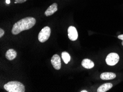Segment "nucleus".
<instances>
[{
	"mask_svg": "<svg viewBox=\"0 0 123 92\" xmlns=\"http://www.w3.org/2000/svg\"><path fill=\"white\" fill-rule=\"evenodd\" d=\"M36 23L35 19L31 17H28L22 19L16 22L12 29V33L13 35H17L22 31L30 29Z\"/></svg>",
	"mask_w": 123,
	"mask_h": 92,
	"instance_id": "1",
	"label": "nucleus"
},
{
	"mask_svg": "<svg viewBox=\"0 0 123 92\" xmlns=\"http://www.w3.org/2000/svg\"><path fill=\"white\" fill-rule=\"evenodd\" d=\"M4 89L8 92H25V87L22 83L17 81H11L5 84Z\"/></svg>",
	"mask_w": 123,
	"mask_h": 92,
	"instance_id": "2",
	"label": "nucleus"
},
{
	"mask_svg": "<svg viewBox=\"0 0 123 92\" xmlns=\"http://www.w3.org/2000/svg\"><path fill=\"white\" fill-rule=\"evenodd\" d=\"M51 34V29L49 27H45L38 34V40L40 43H44L49 39Z\"/></svg>",
	"mask_w": 123,
	"mask_h": 92,
	"instance_id": "3",
	"label": "nucleus"
},
{
	"mask_svg": "<svg viewBox=\"0 0 123 92\" xmlns=\"http://www.w3.org/2000/svg\"><path fill=\"white\" fill-rule=\"evenodd\" d=\"M119 61V56L118 54L114 52H111L108 55L105 59L107 64L109 66H114Z\"/></svg>",
	"mask_w": 123,
	"mask_h": 92,
	"instance_id": "4",
	"label": "nucleus"
},
{
	"mask_svg": "<svg viewBox=\"0 0 123 92\" xmlns=\"http://www.w3.org/2000/svg\"><path fill=\"white\" fill-rule=\"evenodd\" d=\"M68 37L70 40L71 41H75L78 38V32L76 28L74 26L69 27L68 30Z\"/></svg>",
	"mask_w": 123,
	"mask_h": 92,
	"instance_id": "5",
	"label": "nucleus"
},
{
	"mask_svg": "<svg viewBox=\"0 0 123 92\" xmlns=\"http://www.w3.org/2000/svg\"><path fill=\"white\" fill-rule=\"evenodd\" d=\"M51 64L55 69L59 70L61 68V62L60 57L57 54L54 55L51 59Z\"/></svg>",
	"mask_w": 123,
	"mask_h": 92,
	"instance_id": "6",
	"label": "nucleus"
},
{
	"mask_svg": "<svg viewBox=\"0 0 123 92\" xmlns=\"http://www.w3.org/2000/svg\"><path fill=\"white\" fill-rule=\"evenodd\" d=\"M57 11V5L56 3H53V5L48 7V8L46 9L45 12V15L46 16H50L52 14L56 12Z\"/></svg>",
	"mask_w": 123,
	"mask_h": 92,
	"instance_id": "7",
	"label": "nucleus"
},
{
	"mask_svg": "<svg viewBox=\"0 0 123 92\" xmlns=\"http://www.w3.org/2000/svg\"><path fill=\"white\" fill-rule=\"evenodd\" d=\"M100 77L102 80H113L116 77V74L112 72H104L100 74Z\"/></svg>",
	"mask_w": 123,
	"mask_h": 92,
	"instance_id": "8",
	"label": "nucleus"
},
{
	"mask_svg": "<svg viewBox=\"0 0 123 92\" xmlns=\"http://www.w3.org/2000/svg\"><path fill=\"white\" fill-rule=\"evenodd\" d=\"M82 66L84 68L87 69H91L94 66V63L92 60L87 59H83L82 61Z\"/></svg>",
	"mask_w": 123,
	"mask_h": 92,
	"instance_id": "9",
	"label": "nucleus"
},
{
	"mask_svg": "<svg viewBox=\"0 0 123 92\" xmlns=\"http://www.w3.org/2000/svg\"><path fill=\"white\" fill-rule=\"evenodd\" d=\"M17 52L13 49H9L6 53V57L8 60H13L17 57Z\"/></svg>",
	"mask_w": 123,
	"mask_h": 92,
	"instance_id": "10",
	"label": "nucleus"
},
{
	"mask_svg": "<svg viewBox=\"0 0 123 92\" xmlns=\"http://www.w3.org/2000/svg\"><path fill=\"white\" fill-rule=\"evenodd\" d=\"M113 87V84L111 83H104L98 88V92H105L111 89Z\"/></svg>",
	"mask_w": 123,
	"mask_h": 92,
	"instance_id": "11",
	"label": "nucleus"
},
{
	"mask_svg": "<svg viewBox=\"0 0 123 92\" xmlns=\"http://www.w3.org/2000/svg\"><path fill=\"white\" fill-rule=\"evenodd\" d=\"M61 57H62L63 61H64V62L66 63V64H68L69 62H70L71 57L70 54H69L68 52H67L66 51L62 52V54H61Z\"/></svg>",
	"mask_w": 123,
	"mask_h": 92,
	"instance_id": "12",
	"label": "nucleus"
},
{
	"mask_svg": "<svg viewBox=\"0 0 123 92\" xmlns=\"http://www.w3.org/2000/svg\"><path fill=\"white\" fill-rule=\"evenodd\" d=\"M27 1V0H15V1H16L17 3H22L25 2Z\"/></svg>",
	"mask_w": 123,
	"mask_h": 92,
	"instance_id": "13",
	"label": "nucleus"
},
{
	"mask_svg": "<svg viewBox=\"0 0 123 92\" xmlns=\"http://www.w3.org/2000/svg\"><path fill=\"white\" fill-rule=\"evenodd\" d=\"M5 34V31L2 29H0V37H2Z\"/></svg>",
	"mask_w": 123,
	"mask_h": 92,
	"instance_id": "14",
	"label": "nucleus"
},
{
	"mask_svg": "<svg viewBox=\"0 0 123 92\" xmlns=\"http://www.w3.org/2000/svg\"><path fill=\"white\" fill-rule=\"evenodd\" d=\"M118 39H120V40H122L123 41V34H122V35H118Z\"/></svg>",
	"mask_w": 123,
	"mask_h": 92,
	"instance_id": "15",
	"label": "nucleus"
},
{
	"mask_svg": "<svg viewBox=\"0 0 123 92\" xmlns=\"http://www.w3.org/2000/svg\"><path fill=\"white\" fill-rule=\"evenodd\" d=\"M6 2L7 4H10V0H6Z\"/></svg>",
	"mask_w": 123,
	"mask_h": 92,
	"instance_id": "16",
	"label": "nucleus"
},
{
	"mask_svg": "<svg viewBox=\"0 0 123 92\" xmlns=\"http://www.w3.org/2000/svg\"><path fill=\"white\" fill-rule=\"evenodd\" d=\"M81 92H87V91H85V90H84V91H82Z\"/></svg>",
	"mask_w": 123,
	"mask_h": 92,
	"instance_id": "17",
	"label": "nucleus"
},
{
	"mask_svg": "<svg viewBox=\"0 0 123 92\" xmlns=\"http://www.w3.org/2000/svg\"><path fill=\"white\" fill-rule=\"evenodd\" d=\"M122 45L123 46V42L122 43Z\"/></svg>",
	"mask_w": 123,
	"mask_h": 92,
	"instance_id": "18",
	"label": "nucleus"
}]
</instances>
